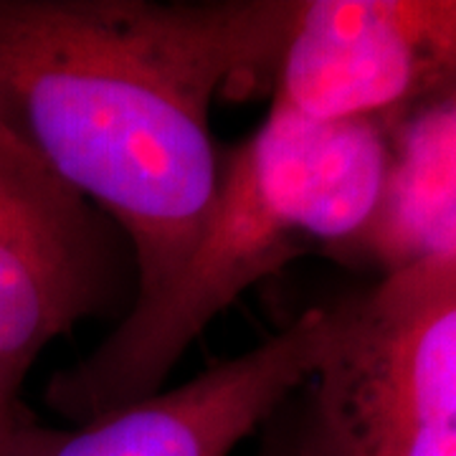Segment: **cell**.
Returning <instances> with one entry per match:
<instances>
[{"label": "cell", "instance_id": "6da1fadb", "mask_svg": "<svg viewBox=\"0 0 456 456\" xmlns=\"http://www.w3.org/2000/svg\"><path fill=\"white\" fill-rule=\"evenodd\" d=\"M297 0H0V132L125 233L137 297L178 277L224 158L211 110L274 82Z\"/></svg>", "mask_w": 456, "mask_h": 456}, {"label": "cell", "instance_id": "7a4b0ae2", "mask_svg": "<svg viewBox=\"0 0 456 456\" xmlns=\"http://www.w3.org/2000/svg\"><path fill=\"white\" fill-rule=\"evenodd\" d=\"M386 173L383 117L322 122L269 107L226 150L211 216L178 277L53 375L46 406L82 424L163 391L183 353L251 284L310 246L335 259L353 244L380 203Z\"/></svg>", "mask_w": 456, "mask_h": 456}, {"label": "cell", "instance_id": "3957f363", "mask_svg": "<svg viewBox=\"0 0 456 456\" xmlns=\"http://www.w3.org/2000/svg\"><path fill=\"white\" fill-rule=\"evenodd\" d=\"M299 391L320 456H456V254L327 302Z\"/></svg>", "mask_w": 456, "mask_h": 456}, {"label": "cell", "instance_id": "277c9868", "mask_svg": "<svg viewBox=\"0 0 456 456\" xmlns=\"http://www.w3.org/2000/svg\"><path fill=\"white\" fill-rule=\"evenodd\" d=\"M137 297L125 233L0 132V388L18 398L33 362L71 330Z\"/></svg>", "mask_w": 456, "mask_h": 456}, {"label": "cell", "instance_id": "5b68a950", "mask_svg": "<svg viewBox=\"0 0 456 456\" xmlns=\"http://www.w3.org/2000/svg\"><path fill=\"white\" fill-rule=\"evenodd\" d=\"M325 338V305H314L241 355L82 424L20 416L0 456H231L307 386Z\"/></svg>", "mask_w": 456, "mask_h": 456}, {"label": "cell", "instance_id": "8992f818", "mask_svg": "<svg viewBox=\"0 0 456 456\" xmlns=\"http://www.w3.org/2000/svg\"><path fill=\"white\" fill-rule=\"evenodd\" d=\"M456 74V0H297L272 107L386 117Z\"/></svg>", "mask_w": 456, "mask_h": 456}, {"label": "cell", "instance_id": "52a82bcc", "mask_svg": "<svg viewBox=\"0 0 456 456\" xmlns=\"http://www.w3.org/2000/svg\"><path fill=\"white\" fill-rule=\"evenodd\" d=\"M383 122V196L368 228L335 256L378 277L456 254V74Z\"/></svg>", "mask_w": 456, "mask_h": 456}, {"label": "cell", "instance_id": "ba28073f", "mask_svg": "<svg viewBox=\"0 0 456 456\" xmlns=\"http://www.w3.org/2000/svg\"><path fill=\"white\" fill-rule=\"evenodd\" d=\"M254 456H320L312 441L299 393L261 428V444Z\"/></svg>", "mask_w": 456, "mask_h": 456}, {"label": "cell", "instance_id": "9c48e42d", "mask_svg": "<svg viewBox=\"0 0 456 456\" xmlns=\"http://www.w3.org/2000/svg\"><path fill=\"white\" fill-rule=\"evenodd\" d=\"M20 406H18V398L8 395V393L0 388V439L13 428L18 419H20Z\"/></svg>", "mask_w": 456, "mask_h": 456}]
</instances>
